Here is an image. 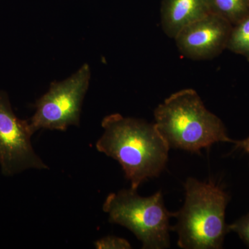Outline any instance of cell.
I'll use <instances>...</instances> for the list:
<instances>
[{
    "label": "cell",
    "instance_id": "cell-1",
    "mask_svg": "<svg viewBox=\"0 0 249 249\" xmlns=\"http://www.w3.org/2000/svg\"><path fill=\"white\" fill-rule=\"evenodd\" d=\"M101 126L104 132L96 150L119 162L132 189L137 191L166 168L170 148L155 124L112 114L103 119Z\"/></svg>",
    "mask_w": 249,
    "mask_h": 249
},
{
    "label": "cell",
    "instance_id": "cell-2",
    "mask_svg": "<svg viewBox=\"0 0 249 249\" xmlns=\"http://www.w3.org/2000/svg\"><path fill=\"white\" fill-rule=\"evenodd\" d=\"M155 124L170 148L199 153L215 142L229 138L222 120L204 106L195 89H184L170 95L156 108Z\"/></svg>",
    "mask_w": 249,
    "mask_h": 249
},
{
    "label": "cell",
    "instance_id": "cell-3",
    "mask_svg": "<svg viewBox=\"0 0 249 249\" xmlns=\"http://www.w3.org/2000/svg\"><path fill=\"white\" fill-rule=\"evenodd\" d=\"M183 207L173 217L177 222L171 231L178 235V245L183 249H222L229 232L225 214L230 196L214 181L187 178Z\"/></svg>",
    "mask_w": 249,
    "mask_h": 249
},
{
    "label": "cell",
    "instance_id": "cell-4",
    "mask_svg": "<svg viewBox=\"0 0 249 249\" xmlns=\"http://www.w3.org/2000/svg\"><path fill=\"white\" fill-rule=\"evenodd\" d=\"M103 210L109 222L127 228L142 243L143 249L170 248V219L173 213L167 210L163 193L150 196H139L135 190L123 189L110 193Z\"/></svg>",
    "mask_w": 249,
    "mask_h": 249
},
{
    "label": "cell",
    "instance_id": "cell-5",
    "mask_svg": "<svg viewBox=\"0 0 249 249\" xmlns=\"http://www.w3.org/2000/svg\"><path fill=\"white\" fill-rule=\"evenodd\" d=\"M90 77L89 66L85 64L70 78L52 83L49 91L36 101L35 114L29 119L32 132L41 129L65 132L70 126L78 127Z\"/></svg>",
    "mask_w": 249,
    "mask_h": 249
},
{
    "label": "cell",
    "instance_id": "cell-6",
    "mask_svg": "<svg viewBox=\"0 0 249 249\" xmlns=\"http://www.w3.org/2000/svg\"><path fill=\"white\" fill-rule=\"evenodd\" d=\"M34 134L29 120L18 118L8 95L0 91V167L4 176H14L29 169H49L31 144Z\"/></svg>",
    "mask_w": 249,
    "mask_h": 249
},
{
    "label": "cell",
    "instance_id": "cell-7",
    "mask_svg": "<svg viewBox=\"0 0 249 249\" xmlns=\"http://www.w3.org/2000/svg\"><path fill=\"white\" fill-rule=\"evenodd\" d=\"M232 25L217 15L210 14L192 23L175 37L180 53L193 60H209L227 49Z\"/></svg>",
    "mask_w": 249,
    "mask_h": 249
},
{
    "label": "cell",
    "instance_id": "cell-8",
    "mask_svg": "<svg viewBox=\"0 0 249 249\" xmlns=\"http://www.w3.org/2000/svg\"><path fill=\"white\" fill-rule=\"evenodd\" d=\"M211 14L208 0H163L160 23L165 35L175 39L192 23Z\"/></svg>",
    "mask_w": 249,
    "mask_h": 249
},
{
    "label": "cell",
    "instance_id": "cell-9",
    "mask_svg": "<svg viewBox=\"0 0 249 249\" xmlns=\"http://www.w3.org/2000/svg\"><path fill=\"white\" fill-rule=\"evenodd\" d=\"M211 14L220 16L232 26L249 14V0H208Z\"/></svg>",
    "mask_w": 249,
    "mask_h": 249
},
{
    "label": "cell",
    "instance_id": "cell-10",
    "mask_svg": "<svg viewBox=\"0 0 249 249\" xmlns=\"http://www.w3.org/2000/svg\"><path fill=\"white\" fill-rule=\"evenodd\" d=\"M227 49L243 55L249 61V14L232 26Z\"/></svg>",
    "mask_w": 249,
    "mask_h": 249
},
{
    "label": "cell",
    "instance_id": "cell-11",
    "mask_svg": "<svg viewBox=\"0 0 249 249\" xmlns=\"http://www.w3.org/2000/svg\"><path fill=\"white\" fill-rule=\"evenodd\" d=\"M98 249H130L132 246L125 239L114 235L106 236L94 242Z\"/></svg>",
    "mask_w": 249,
    "mask_h": 249
},
{
    "label": "cell",
    "instance_id": "cell-12",
    "mask_svg": "<svg viewBox=\"0 0 249 249\" xmlns=\"http://www.w3.org/2000/svg\"><path fill=\"white\" fill-rule=\"evenodd\" d=\"M229 231L236 232L249 247V213L229 225Z\"/></svg>",
    "mask_w": 249,
    "mask_h": 249
},
{
    "label": "cell",
    "instance_id": "cell-13",
    "mask_svg": "<svg viewBox=\"0 0 249 249\" xmlns=\"http://www.w3.org/2000/svg\"><path fill=\"white\" fill-rule=\"evenodd\" d=\"M234 143L237 148L242 149L249 155V137L244 140L235 141Z\"/></svg>",
    "mask_w": 249,
    "mask_h": 249
}]
</instances>
